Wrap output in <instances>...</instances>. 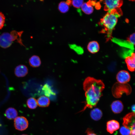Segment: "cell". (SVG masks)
Here are the masks:
<instances>
[{
  "label": "cell",
  "instance_id": "1",
  "mask_svg": "<svg viewBox=\"0 0 135 135\" xmlns=\"http://www.w3.org/2000/svg\"><path fill=\"white\" fill-rule=\"evenodd\" d=\"M86 101L84 108L80 112L84 110L87 108H92L96 106L102 96V92L105 88L104 84L101 80L88 76L83 83Z\"/></svg>",
  "mask_w": 135,
  "mask_h": 135
},
{
  "label": "cell",
  "instance_id": "2",
  "mask_svg": "<svg viewBox=\"0 0 135 135\" xmlns=\"http://www.w3.org/2000/svg\"><path fill=\"white\" fill-rule=\"evenodd\" d=\"M23 31L13 30L10 32H4L0 35V46L6 48L10 46L15 41L21 45L24 46L22 42L21 36Z\"/></svg>",
  "mask_w": 135,
  "mask_h": 135
},
{
  "label": "cell",
  "instance_id": "3",
  "mask_svg": "<svg viewBox=\"0 0 135 135\" xmlns=\"http://www.w3.org/2000/svg\"><path fill=\"white\" fill-rule=\"evenodd\" d=\"M118 9L108 11L100 20V24L110 34L114 28L118 18L121 16V13L117 11Z\"/></svg>",
  "mask_w": 135,
  "mask_h": 135
},
{
  "label": "cell",
  "instance_id": "4",
  "mask_svg": "<svg viewBox=\"0 0 135 135\" xmlns=\"http://www.w3.org/2000/svg\"><path fill=\"white\" fill-rule=\"evenodd\" d=\"M132 91L130 86L126 84H121L116 82L113 85L112 92L113 96L116 98L121 97L122 95L125 93L127 95L130 94Z\"/></svg>",
  "mask_w": 135,
  "mask_h": 135
},
{
  "label": "cell",
  "instance_id": "5",
  "mask_svg": "<svg viewBox=\"0 0 135 135\" xmlns=\"http://www.w3.org/2000/svg\"><path fill=\"white\" fill-rule=\"evenodd\" d=\"M135 113H130L123 118V125L130 131L135 130Z\"/></svg>",
  "mask_w": 135,
  "mask_h": 135
},
{
  "label": "cell",
  "instance_id": "6",
  "mask_svg": "<svg viewBox=\"0 0 135 135\" xmlns=\"http://www.w3.org/2000/svg\"><path fill=\"white\" fill-rule=\"evenodd\" d=\"M28 122L27 119L23 116H18L14 120V126L16 129L23 131L28 127Z\"/></svg>",
  "mask_w": 135,
  "mask_h": 135
},
{
  "label": "cell",
  "instance_id": "7",
  "mask_svg": "<svg viewBox=\"0 0 135 135\" xmlns=\"http://www.w3.org/2000/svg\"><path fill=\"white\" fill-rule=\"evenodd\" d=\"M105 5L104 10L108 11L118 9L122 6V0H105L103 2Z\"/></svg>",
  "mask_w": 135,
  "mask_h": 135
},
{
  "label": "cell",
  "instance_id": "8",
  "mask_svg": "<svg viewBox=\"0 0 135 135\" xmlns=\"http://www.w3.org/2000/svg\"><path fill=\"white\" fill-rule=\"evenodd\" d=\"M116 78L118 82L121 84H125L130 81V76L128 71L122 70L117 73Z\"/></svg>",
  "mask_w": 135,
  "mask_h": 135
},
{
  "label": "cell",
  "instance_id": "9",
  "mask_svg": "<svg viewBox=\"0 0 135 135\" xmlns=\"http://www.w3.org/2000/svg\"><path fill=\"white\" fill-rule=\"evenodd\" d=\"M125 60L128 69L131 72H134L135 64V55L134 52H132L130 54L126 56Z\"/></svg>",
  "mask_w": 135,
  "mask_h": 135
},
{
  "label": "cell",
  "instance_id": "10",
  "mask_svg": "<svg viewBox=\"0 0 135 135\" xmlns=\"http://www.w3.org/2000/svg\"><path fill=\"white\" fill-rule=\"evenodd\" d=\"M28 71V69L26 66L20 64L16 67L14 73L15 75L18 77H23L27 74Z\"/></svg>",
  "mask_w": 135,
  "mask_h": 135
},
{
  "label": "cell",
  "instance_id": "11",
  "mask_svg": "<svg viewBox=\"0 0 135 135\" xmlns=\"http://www.w3.org/2000/svg\"><path fill=\"white\" fill-rule=\"evenodd\" d=\"M120 127L119 123L114 120L108 122L106 124V130L107 131L111 134L119 129Z\"/></svg>",
  "mask_w": 135,
  "mask_h": 135
},
{
  "label": "cell",
  "instance_id": "12",
  "mask_svg": "<svg viewBox=\"0 0 135 135\" xmlns=\"http://www.w3.org/2000/svg\"><path fill=\"white\" fill-rule=\"evenodd\" d=\"M111 109L115 114H118L121 112L123 110L124 106L122 102L120 100L114 101L111 105Z\"/></svg>",
  "mask_w": 135,
  "mask_h": 135
},
{
  "label": "cell",
  "instance_id": "13",
  "mask_svg": "<svg viewBox=\"0 0 135 135\" xmlns=\"http://www.w3.org/2000/svg\"><path fill=\"white\" fill-rule=\"evenodd\" d=\"M100 46L98 42L96 41H92L88 43L87 48L90 53L94 54L98 52L99 50Z\"/></svg>",
  "mask_w": 135,
  "mask_h": 135
},
{
  "label": "cell",
  "instance_id": "14",
  "mask_svg": "<svg viewBox=\"0 0 135 135\" xmlns=\"http://www.w3.org/2000/svg\"><path fill=\"white\" fill-rule=\"evenodd\" d=\"M93 6L90 1L86 2H84L81 8V10L84 14H90L93 12L94 10Z\"/></svg>",
  "mask_w": 135,
  "mask_h": 135
},
{
  "label": "cell",
  "instance_id": "15",
  "mask_svg": "<svg viewBox=\"0 0 135 135\" xmlns=\"http://www.w3.org/2000/svg\"><path fill=\"white\" fill-rule=\"evenodd\" d=\"M18 113L16 110L12 107L7 108L5 111V116L8 119L10 120L15 119L18 116Z\"/></svg>",
  "mask_w": 135,
  "mask_h": 135
},
{
  "label": "cell",
  "instance_id": "16",
  "mask_svg": "<svg viewBox=\"0 0 135 135\" xmlns=\"http://www.w3.org/2000/svg\"><path fill=\"white\" fill-rule=\"evenodd\" d=\"M37 101L38 105L41 107H47L49 106L50 103L48 98L44 96L40 97Z\"/></svg>",
  "mask_w": 135,
  "mask_h": 135
},
{
  "label": "cell",
  "instance_id": "17",
  "mask_svg": "<svg viewBox=\"0 0 135 135\" xmlns=\"http://www.w3.org/2000/svg\"><path fill=\"white\" fill-rule=\"evenodd\" d=\"M102 113L101 110L98 108H96L92 110L90 113L92 118L95 120H100L102 116Z\"/></svg>",
  "mask_w": 135,
  "mask_h": 135
},
{
  "label": "cell",
  "instance_id": "18",
  "mask_svg": "<svg viewBox=\"0 0 135 135\" xmlns=\"http://www.w3.org/2000/svg\"><path fill=\"white\" fill-rule=\"evenodd\" d=\"M29 63L31 66L36 68L40 65L41 61L39 57L37 56L34 55L29 59Z\"/></svg>",
  "mask_w": 135,
  "mask_h": 135
},
{
  "label": "cell",
  "instance_id": "19",
  "mask_svg": "<svg viewBox=\"0 0 135 135\" xmlns=\"http://www.w3.org/2000/svg\"><path fill=\"white\" fill-rule=\"evenodd\" d=\"M26 104L28 107L32 109L36 108L38 106L36 100L34 98L32 97L30 98L27 100Z\"/></svg>",
  "mask_w": 135,
  "mask_h": 135
},
{
  "label": "cell",
  "instance_id": "20",
  "mask_svg": "<svg viewBox=\"0 0 135 135\" xmlns=\"http://www.w3.org/2000/svg\"><path fill=\"white\" fill-rule=\"evenodd\" d=\"M58 9L60 12L65 13L68 11L69 10V5L64 2H62L59 4Z\"/></svg>",
  "mask_w": 135,
  "mask_h": 135
},
{
  "label": "cell",
  "instance_id": "21",
  "mask_svg": "<svg viewBox=\"0 0 135 135\" xmlns=\"http://www.w3.org/2000/svg\"><path fill=\"white\" fill-rule=\"evenodd\" d=\"M69 46L70 48L74 50L78 54H81L83 53V49L80 46L74 44H70Z\"/></svg>",
  "mask_w": 135,
  "mask_h": 135
},
{
  "label": "cell",
  "instance_id": "22",
  "mask_svg": "<svg viewBox=\"0 0 135 135\" xmlns=\"http://www.w3.org/2000/svg\"><path fill=\"white\" fill-rule=\"evenodd\" d=\"M84 2L83 0H75L72 1L71 4L75 8H81Z\"/></svg>",
  "mask_w": 135,
  "mask_h": 135
},
{
  "label": "cell",
  "instance_id": "23",
  "mask_svg": "<svg viewBox=\"0 0 135 135\" xmlns=\"http://www.w3.org/2000/svg\"><path fill=\"white\" fill-rule=\"evenodd\" d=\"M135 34L134 33L130 34L127 40L130 44L133 47L135 44Z\"/></svg>",
  "mask_w": 135,
  "mask_h": 135
},
{
  "label": "cell",
  "instance_id": "24",
  "mask_svg": "<svg viewBox=\"0 0 135 135\" xmlns=\"http://www.w3.org/2000/svg\"><path fill=\"white\" fill-rule=\"evenodd\" d=\"M130 130L124 126H122L120 129V132L122 135H129Z\"/></svg>",
  "mask_w": 135,
  "mask_h": 135
},
{
  "label": "cell",
  "instance_id": "25",
  "mask_svg": "<svg viewBox=\"0 0 135 135\" xmlns=\"http://www.w3.org/2000/svg\"><path fill=\"white\" fill-rule=\"evenodd\" d=\"M5 21V17L4 14L0 11V30L4 27Z\"/></svg>",
  "mask_w": 135,
  "mask_h": 135
},
{
  "label": "cell",
  "instance_id": "26",
  "mask_svg": "<svg viewBox=\"0 0 135 135\" xmlns=\"http://www.w3.org/2000/svg\"><path fill=\"white\" fill-rule=\"evenodd\" d=\"M86 132L87 133V135H96L94 133L91 129L88 128Z\"/></svg>",
  "mask_w": 135,
  "mask_h": 135
},
{
  "label": "cell",
  "instance_id": "27",
  "mask_svg": "<svg viewBox=\"0 0 135 135\" xmlns=\"http://www.w3.org/2000/svg\"><path fill=\"white\" fill-rule=\"evenodd\" d=\"M129 135H135V130L130 131Z\"/></svg>",
  "mask_w": 135,
  "mask_h": 135
},
{
  "label": "cell",
  "instance_id": "28",
  "mask_svg": "<svg viewBox=\"0 0 135 135\" xmlns=\"http://www.w3.org/2000/svg\"><path fill=\"white\" fill-rule=\"evenodd\" d=\"M132 112L135 113V105L134 104L132 105Z\"/></svg>",
  "mask_w": 135,
  "mask_h": 135
},
{
  "label": "cell",
  "instance_id": "29",
  "mask_svg": "<svg viewBox=\"0 0 135 135\" xmlns=\"http://www.w3.org/2000/svg\"><path fill=\"white\" fill-rule=\"evenodd\" d=\"M66 2L68 5H69L71 4L72 1L70 0H67Z\"/></svg>",
  "mask_w": 135,
  "mask_h": 135
},
{
  "label": "cell",
  "instance_id": "30",
  "mask_svg": "<svg viewBox=\"0 0 135 135\" xmlns=\"http://www.w3.org/2000/svg\"><path fill=\"white\" fill-rule=\"evenodd\" d=\"M28 135L26 134H22V135Z\"/></svg>",
  "mask_w": 135,
  "mask_h": 135
},
{
  "label": "cell",
  "instance_id": "31",
  "mask_svg": "<svg viewBox=\"0 0 135 135\" xmlns=\"http://www.w3.org/2000/svg\"><path fill=\"white\" fill-rule=\"evenodd\" d=\"M1 126V124L0 123V126Z\"/></svg>",
  "mask_w": 135,
  "mask_h": 135
}]
</instances>
